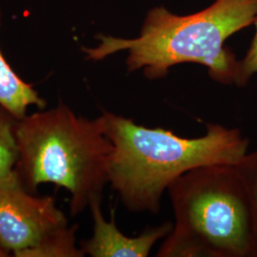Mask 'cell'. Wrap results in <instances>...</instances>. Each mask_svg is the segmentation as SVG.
Returning <instances> with one entry per match:
<instances>
[{"label": "cell", "mask_w": 257, "mask_h": 257, "mask_svg": "<svg viewBox=\"0 0 257 257\" xmlns=\"http://www.w3.org/2000/svg\"><path fill=\"white\" fill-rule=\"evenodd\" d=\"M98 120L113 145L109 183L135 212L157 214L163 194L176 178L201 166L235 165L248 153L249 141L240 130L219 124H206L203 137L185 138L106 110Z\"/></svg>", "instance_id": "obj_1"}, {"label": "cell", "mask_w": 257, "mask_h": 257, "mask_svg": "<svg viewBox=\"0 0 257 257\" xmlns=\"http://www.w3.org/2000/svg\"><path fill=\"white\" fill-rule=\"evenodd\" d=\"M167 192L175 223L156 256L252 257V211L234 165L194 168Z\"/></svg>", "instance_id": "obj_4"}, {"label": "cell", "mask_w": 257, "mask_h": 257, "mask_svg": "<svg viewBox=\"0 0 257 257\" xmlns=\"http://www.w3.org/2000/svg\"><path fill=\"white\" fill-rule=\"evenodd\" d=\"M9 253L0 246V257H7L9 256Z\"/></svg>", "instance_id": "obj_12"}, {"label": "cell", "mask_w": 257, "mask_h": 257, "mask_svg": "<svg viewBox=\"0 0 257 257\" xmlns=\"http://www.w3.org/2000/svg\"><path fill=\"white\" fill-rule=\"evenodd\" d=\"M16 138L15 172L28 192L36 194L44 183L63 187L71 194L72 216L102 198L113 145L103 134L98 117L78 116L59 102L54 109L18 120Z\"/></svg>", "instance_id": "obj_3"}, {"label": "cell", "mask_w": 257, "mask_h": 257, "mask_svg": "<svg viewBox=\"0 0 257 257\" xmlns=\"http://www.w3.org/2000/svg\"><path fill=\"white\" fill-rule=\"evenodd\" d=\"M18 118L0 105V178H9L15 175L18 160V144L16 127Z\"/></svg>", "instance_id": "obj_9"}, {"label": "cell", "mask_w": 257, "mask_h": 257, "mask_svg": "<svg viewBox=\"0 0 257 257\" xmlns=\"http://www.w3.org/2000/svg\"><path fill=\"white\" fill-rule=\"evenodd\" d=\"M256 18L257 0H216L202 12L184 17L156 7L148 13L137 38L99 36L98 46L82 51L95 61L127 51L128 73L142 70L149 79L165 77L175 65L196 63L205 66L213 80L231 85L237 81L239 60L225 42Z\"/></svg>", "instance_id": "obj_2"}, {"label": "cell", "mask_w": 257, "mask_h": 257, "mask_svg": "<svg viewBox=\"0 0 257 257\" xmlns=\"http://www.w3.org/2000/svg\"><path fill=\"white\" fill-rule=\"evenodd\" d=\"M68 225L64 212L52 196L28 192L18 175L0 178V246L19 255L52 230Z\"/></svg>", "instance_id": "obj_5"}, {"label": "cell", "mask_w": 257, "mask_h": 257, "mask_svg": "<svg viewBox=\"0 0 257 257\" xmlns=\"http://www.w3.org/2000/svg\"><path fill=\"white\" fill-rule=\"evenodd\" d=\"M1 19V16H0ZM0 105L10 110L18 119L27 115L32 105L39 110L46 109L47 102L39 96L34 87L25 82L13 68L0 49Z\"/></svg>", "instance_id": "obj_7"}, {"label": "cell", "mask_w": 257, "mask_h": 257, "mask_svg": "<svg viewBox=\"0 0 257 257\" xmlns=\"http://www.w3.org/2000/svg\"><path fill=\"white\" fill-rule=\"evenodd\" d=\"M253 24L255 35L244 58L239 60L238 76L235 84L237 87L246 86L251 76L257 74V18Z\"/></svg>", "instance_id": "obj_11"}, {"label": "cell", "mask_w": 257, "mask_h": 257, "mask_svg": "<svg viewBox=\"0 0 257 257\" xmlns=\"http://www.w3.org/2000/svg\"><path fill=\"white\" fill-rule=\"evenodd\" d=\"M102 198L93 199L89 208L92 212V237L80 243L83 253L92 257H147L160 239L165 238L174 228L166 222L155 228H148L138 236L128 237L116 227L114 213L110 220L105 219L101 210Z\"/></svg>", "instance_id": "obj_6"}, {"label": "cell", "mask_w": 257, "mask_h": 257, "mask_svg": "<svg viewBox=\"0 0 257 257\" xmlns=\"http://www.w3.org/2000/svg\"><path fill=\"white\" fill-rule=\"evenodd\" d=\"M77 225H66L52 230L36 246L23 251L19 257H83L80 247L76 246Z\"/></svg>", "instance_id": "obj_8"}, {"label": "cell", "mask_w": 257, "mask_h": 257, "mask_svg": "<svg viewBox=\"0 0 257 257\" xmlns=\"http://www.w3.org/2000/svg\"><path fill=\"white\" fill-rule=\"evenodd\" d=\"M246 187L253 218V250L252 257H257V149L246 154L234 165Z\"/></svg>", "instance_id": "obj_10"}]
</instances>
